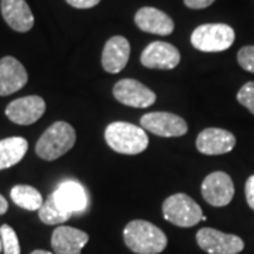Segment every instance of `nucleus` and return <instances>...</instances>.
Returning <instances> with one entry per match:
<instances>
[{
    "mask_svg": "<svg viewBox=\"0 0 254 254\" xmlns=\"http://www.w3.org/2000/svg\"><path fill=\"white\" fill-rule=\"evenodd\" d=\"M126 246L136 254H158L167 247V236L160 227L145 220H131L123 230Z\"/></svg>",
    "mask_w": 254,
    "mask_h": 254,
    "instance_id": "obj_1",
    "label": "nucleus"
},
{
    "mask_svg": "<svg viewBox=\"0 0 254 254\" xmlns=\"http://www.w3.org/2000/svg\"><path fill=\"white\" fill-rule=\"evenodd\" d=\"M105 140L112 150L120 154H140L148 147V136L144 128L126 122L110 123L105 130Z\"/></svg>",
    "mask_w": 254,
    "mask_h": 254,
    "instance_id": "obj_2",
    "label": "nucleus"
},
{
    "mask_svg": "<svg viewBox=\"0 0 254 254\" xmlns=\"http://www.w3.org/2000/svg\"><path fill=\"white\" fill-rule=\"evenodd\" d=\"M75 128L66 122H55L38 138L36 153L46 161H54L66 154L75 145Z\"/></svg>",
    "mask_w": 254,
    "mask_h": 254,
    "instance_id": "obj_3",
    "label": "nucleus"
},
{
    "mask_svg": "<svg viewBox=\"0 0 254 254\" xmlns=\"http://www.w3.org/2000/svg\"><path fill=\"white\" fill-rule=\"evenodd\" d=\"M235 30L222 23L202 24L190 34V44L203 53H220L235 43Z\"/></svg>",
    "mask_w": 254,
    "mask_h": 254,
    "instance_id": "obj_4",
    "label": "nucleus"
},
{
    "mask_svg": "<svg viewBox=\"0 0 254 254\" xmlns=\"http://www.w3.org/2000/svg\"><path fill=\"white\" fill-rule=\"evenodd\" d=\"M164 219L175 226L192 227L203 220L200 206L187 193H174L163 203Z\"/></svg>",
    "mask_w": 254,
    "mask_h": 254,
    "instance_id": "obj_5",
    "label": "nucleus"
},
{
    "mask_svg": "<svg viewBox=\"0 0 254 254\" xmlns=\"http://www.w3.org/2000/svg\"><path fill=\"white\" fill-rule=\"evenodd\" d=\"M198 246L209 254H239L245 249V242L236 235L223 233L212 227H203L196 233Z\"/></svg>",
    "mask_w": 254,
    "mask_h": 254,
    "instance_id": "obj_6",
    "label": "nucleus"
},
{
    "mask_svg": "<svg viewBox=\"0 0 254 254\" xmlns=\"http://www.w3.org/2000/svg\"><path fill=\"white\" fill-rule=\"evenodd\" d=\"M140 126L160 137H181L188 131L187 122L181 116L168 112L147 113L140 119Z\"/></svg>",
    "mask_w": 254,
    "mask_h": 254,
    "instance_id": "obj_7",
    "label": "nucleus"
},
{
    "mask_svg": "<svg viewBox=\"0 0 254 254\" xmlns=\"http://www.w3.org/2000/svg\"><path fill=\"white\" fill-rule=\"evenodd\" d=\"M200 192L203 199L212 206H226L235 195V185L232 178L223 171H215L209 174L202 182Z\"/></svg>",
    "mask_w": 254,
    "mask_h": 254,
    "instance_id": "obj_8",
    "label": "nucleus"
},
{
    "mask_svg": "<svg viewBox=\"0 0 254 254\" xmlns=\"http://www.w3.org/2000/svg\"><path fill=\"white\" fill-rule=\"evenodd\" d=\"M113 96L120 103L130 108H138V109L148 108L154 105V102L157 100L154 92L136 79L119 81L113 86Z\"/></svg>",
    "mask_w": 254,
    "mask_h": 254,
    "instance_id": "obj_9",
    "label": "nucleus"
},
{
    "mask_svg": "<svg viewBox=\"0 0 254 254\" xmlns=\"http://www.w3.org/2000/svg\"><path fill=\"white\" fill-rule=\"evenodd\" d=\"M140 61L143 66L150 68V69H174L180 61H181V54L170 43L164 41H154L151 44L145 47L144 51L141 53Z\"/></svg>",
    "mask_w": 254,
    "mask_h": 254,
    "instance_id": "obj_10",
    "label": "nucleus"
},
{
    "mask_svg": "<svg viewBox=\"0 0 254 254\" xmlns=\"http://www.w3.org/2000/svg\"><path fill=\"white\" fill-rule=\"evenodd\" d=\"M46 112V102L40 96H24L10 102L6 108V116L16 125L28 126L36 123Z\"/></svg>",
    "mask_w": 254,
    "mask_h": 254,
    "instance_id": "obj_11",
    "label": "nucleus"
},
{
    "mask_svg": "<svg viewBox=\"0 0 254 254\" xmlns=\"http://www.w3.org/2000/svg\"><path fill=\"white\" fill-rule=\"evenodd\" d=\"M236 145V137L230 131L216 127L202 130L196 138L198 151L205 155H220L230 153Z\"/></svg>",
    "mask_w": 254,
    "mask_h": 254,
    "instance_id": "obj_12",
    "label": "nucleus"
},
{
    "mask_svg": "<svg viewBox=\"0 0 254 254\" xmlns=\"http://www.w3.org/2000/svg\"><path fill=\"white\" fill-rule=\"evenodd\" d=\"M27 81V71L20 61L13 57L0 60V96H9L20 91Z\"/></svg>",
    "mask_w": 254,
    "mask_h": 254,
    "instance_id": "obj_13",
    "label": "nucleus"
},
{
    "mask_svg": "<svg viewBox=\"0 0 254 254\" xmlns=\"http://www.w3.org/2000/svg\"><path fill=\"white\" fill-rule=\"evenodd\" d=\"M134 23L141 31L157 34V36H170L173 34L175 24L163 10L155 7H141L134 16Z\"/></svg>",
    "mask_w": 254,
    "mask_h": 254,
    "instance_id": "obj_14",
    "label": "nucleus"
},
{
    "mask_svg": "<svg viewBox=\"0 0 254 254\" xmlns=\"http://www.w3.org/2000/svg\"><path fill=\"white\" fill-rule=\"evenodd\" d=\"M130 58V44L127 38L115 36L106 41L102 53V66L106 72L119 73L126 68Z\"/></svg>",
    "mask_w": 254,
    "mask_h": 254,
    "instance_id": "obj_15",
    "label": "nucleus"
},
{
    "mask_svg": "<svg viewBox=\"0 0 254 254\" xmlns=\"http://www.w3.org/2000/svg\"><path fill=\"white\" fill-rule=\"evenodd\" d=\"M88 242V233L71 226H58L51 236L54 254H81Z\"/></svg>",
    "mask_w": 254,
    "mask_h": 254,
    "instance_id": "obj_16",
    "label": "nucleus"
},
{
    "mask_svg": "<svg viewBox=\"0 0 254 254\" xmlns=\"http://www.w3.org/2000/svg\"><path fill=\"white\" fill-rule=\"evenodd\" d=\"M1 16L10 27L18 33H27L34 26V16L26 0H1Z\"/></svg>",
    "mask_w": 254,
    "mask_h": 254,
    "instance_id": "obj_17",
    "label": "nucleus"
},
{
    "mask_svg": "<svg viewBox=\"0 0 254 254\" xmlns=\"http://www.w3.org/2000/svg\"><path fill=\"white\" fill-rule=\"evenodd\" d=\"M57 202L69 213H82L88 208V196L79 182L64 181L53 192Z\"/></svg>",
    "mask_w": 254,
    "mask_h": 254,
    "instance_id": "obj_18",
    "label": "nucleus"
},
{
    "mask_svg": "<svg viewBox=\"0 0 254 254\" xmlns=\"http://www.w3.org/2000/svg\"><path fill=\"white\" fill-rule=\"evenodd\" d=\"M27 150V140L23 137H9L0 140V171L20 163Z\"/></svg>",
    "mask_w": 254,
    "mask_h": 254,
    "instance_id": "obj_19",
    "label": "nucleus"
},
{
    "mask_svg": "<svg viewBox=\"0 0 254 254\" xmlns=\"http://www.w3.org/2000/svg\"><path fill=\"white\" fill-rule=\"evenodd\" d=\"M11 200L26 210H38L43 206V196L34 187L30 185H16L10 190Z\"/></svg>",
    "mask_w": 254,
    "mask_h": 254,
    "instance_id": "obj_20",
    "label": "nucleus"
},
{
    "mask_svg": "<svg viewBox=\"0 0 254 254\" xmlns=\"http://www.w3.org/2000/svg\"><path fill=\"white\" fill-rule=\"evenodd\" d=\"M38 216L41 219V222H44L46 225H61L66 220H69L72 213L66 212L57 202L54 193H50L48 198L44 200L43 206L38 209Z\"/></svg>",
    "mask_w": 254,
    "mask_h": 254,
    "instance_id": "obj_21",
    "label": "nucleus"
},
{
    "mask_svg": "<svg viewBox=\"0 0 254 254\" xmlns=\"http://www.w3.org/2000/svg\"><path fill=\"white\" fill-rule=\"evenodd\" d=\"M0 239L4 254H20V243L14 229L9 225L0 226Z\"/></svg>",
    "mask_w": 254,
    "mask_h": 254,
    "instance_id": "obj_22",
    "label": "nucleus"
},
{
    "mask_svg": "<svg viewBox=\"0 0 254 254\" xmlns=\"http://www.w3.org/2000/svg\"><path fill=\"white\" fill-rule=\"evenodd\" d=\"M237 100L254 115V82H247L237 93Z\"/></svg>",
    "mask_w": 254,
    "mask_h": 254,
    "instance_id": "obj_23",
    "label": "nucleus"
},
{
    "mask_svg": "<svg viewBox=\"0 0 254 254\" xmlns=\"http://www.w3.org/2000/svg\"><path fill=\"white\" fill-rule=\"evenodd\" d=\"M237 61L245 71L254 73V46L243 47L237 53Z\"/></svg>",
    "mask_w": 254,
    "mask_h": 254,
    "instance_id": "obj_24",
    "label": "nucleus"
},
{
    "mask_svg": "<svg viewBox=\"0 0 254 254\" xmlns=\"http://www.w3.org/2000/svg\"><path fill=\"white\" fill-rule=\"evenodd\" d=\"M65 1L75 9H91L100 3V0H65Z\"/></svg>",
    "mask_w": 254,
    "mask_h": 254,
    "instance_id": "obj_25",
    "label": "nucleus"
},
{
    "mask_svg": "<svg viewBox=\"0 0 254 254\" xmlns=\"http://www.w3.org/2000/svg\"><path fill=\"white\" fill-rule=\"evenodd\" d=\"M246 200L249 203V206L254 210V175H252L247 181L245 187Z\"/></svg>",
    "mask_w": 254,
    "mask_h": 254,
    "instance_id": "obj_26",
    "label": "nucleus"
},
{
    "mask_svg": "<svg viewBox=\"0 0 254 254\" xmlns=\"http://www.w3.org/2000/svg\"><path fill=\"white\" fill-rule=\"evenodd\" d=\"M184 3H185V6L190 7V9L199 10L209 7L210 4L215 3V0H184Z\"/></svg>",
    "mask_w": 254,
    "mask_h": 254,
    "instance_id": "obj_27",
    "label": "nucleus"
},
{
    "mask_svg": "<svg viewBox=\"0 0 254 254\" xmlns=\"http://www.w3.org/2000/svg\"><path fill=\"white\" fill-rule=\"evenodd\" d=\"M9 209V203L3 195H0V215H4Z\"/></svg>",
    "mask_w": 254,
    "mask_h": 254,
    "instance_id": "obj_28",
    "label": "nucleus"
},
{
    "mask_svg": "<svg viewBox=\"0 0 254 254\" xmlns=\"http://www.w3.org/2000/svg\"><path fill=\"white\" fill-rule=\"evenodd\" d=\"M30 254H53V253H50V252H46V250H34L33 253H30Z\"/></svg>",
    "mask_w": 254,
    "mask_h": 254,
    "instance_id": "obj_29",
    "label": "nucleus"
},
{
    "mask_svg": "<svg viewBox=\"0 0 254 254\" xmlns=\"http://www.w3.org/2000/svg\"><path fill=\"white\" fill-rule=\"evenodd\" d=\"M3 250V245H1V239H0V252Z\"/></svg>",
    "mask_w": 254,
    "mask_h": 254,
    "instance_id": "obj_30",
    "label": "nucleus"
}]
</instances>
